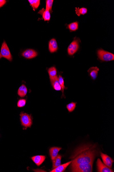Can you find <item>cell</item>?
Returning a JSON list of instances; mask_svg holds the SVG:
<instances>
[{"mask_svg": "<svg viewBox=\"0 0 114 172\" xmlns=\"http://www.w3.org/2000/svg\"><path fill=\"white\" fill-rule=\"evenodd\" d=\"M99 71V69L97 67H93L89 68L88 71V72L90 75L91 78L93 80H95L97 78L98 71Z\"/></svg>", "mask_w": 114, "mask_h": 172, "instance_id": "15", "label": "cell"}, {"mask_svg": "<svg viewBox=\"0 0 114 172\" xmlns=\"http://www.w3.org/2000/svg\"><path fill=\"white\" fill-rule=\"evenodd\" d=\"M40 1L39 0H34V7L35 9L38 8L40 5Z\"/></svg>", "mask_w": 114, "mask_h": 172, "instance_id": "26", "label": "cell"}, {"mask_svg": "<svg viewBox=\"0 0 114 172\" xmlns=\"http://www.w3.org/2000/svg\"><path fill=\"white\" fill-rule=\"evenodd\" d=\"M50 80L52 85L55 90L57 91L62 90V88L59 84L57 76L53 78L50 79Z\"/></svg>", "mask_w": 114, "mask_h": 172, "instance_id": "13", "label": "cell"}, {"mask_svg": "<svg viewBox=\"0 0 114 172\" xmlns=\"http://www.w3.org/2000/svg\"><path fill=\"white\" fill-rule=\"evenodd\" d=\"M45 156L43 155H37L31 157V159L38 166H39L44 161Z\"/></svg>", "mask_w": 114, "mask_h": 172, "instance_id": "10", "label": "cell"}, {"mask_svg": "<svg viewBox=\"0 0 114 172\" xmlns=\"http://www.w3.org/2000/svg\"><path fill=\"white\" fill-rule=\"evenodd\" d=\"M101 157L102 159L103 164L108 167L111 168L114 161L107 154L101 152Z\"/></svg>", "mask_w": 114, "mask_h": 172, "instance_id": "8", "label": "cell"}, {"mask_svg": "<svg viewBox=\"0 0 114 172\" xmlns=\"http://www.w3.org/2000/svg\"><path fill=\"white\" fill-rule=\"evenodd\" d=\"M97 171L99 172H113V170L103 164L100 159H98L97 161Z\"/></svg>", "mask_w": 114, "mask_h": 172, "instance_id": "6", "label": "cell"}, {"mask_svg": "<svg viewBox=\"0 0 114 172\" xmlns=\"http://www.w3.org/2000/svg\"><path fill=\"white\" fill-rule=\"evenodd\" d=\"M97 55L99 59L101 61H109L114 59V54L102 49H100L98 51Z\"/></svg>", "mask_w": 114, "mask_h": 172, "instance_id": "3", "label": "cell"}, {"mask_svg": "<svg viewBox=\"0 0 114 172\" xmlns=\"http://www.w3.org/2000/svg\"><path fill=\"white\" fill-rule=\"evenodd\" d=\"M38 13L42 15L45 21H49L50 20L51 15L50 12L48 10L42 9L38 12Z\"/></svg>", "mask_w": 114, "mask_h": 172, "instance_id": "16", "label": "cell"}, {"mask_svg": "<svg viewBox=\"0 0 114 172\" xmlns=\"http://www.w3.org/2000/svg\"><path fill=\"white\" fill-rule=\"evenodd\" d=\"M27 92V87L24 84L22 85L19 87L17 91V94L21 97H24L25 96Z\"/></svg>", "mask_w": 114, "mask_h": 172, "instance_id": "17", "label": "cell"}, {"mask_svg": "<svg viewBox=\"0 0 114 172\" xmlns=\"http://www.w3.org/2000/svg\"><path fill=\"white\" fill-rule=\"evenodd\" d=\"M76 9L75 11H76V14L78 16H80L81 15H85L87 13V9L86 8H76Z\"/></svg>", "mask_w": 114, "mask_h": 172, "instance_id": "21", "label": "cell"}, {"mask_svg": "<svg viewBox=\"0 0 114 172\" xmlns=\"http://www.w3.org/2000/svg\"><path fill=\"white\" fill-rule=\"evenodd\" d=\"M38 55L37 53L33 49H28L22 53L23 57L27 59H31L36 57Z\"/></svg>", "mask_w": 114, "mask_h": 172, "instance_id": "9", "label": "cell"}, {"mask_svg": "<svg viewBox=\"0 0 114 172\" xmlns=\"http://www.w3.org/2000/svg\"><path fill=\"white\" fill-rule=\"evenodd\" d=\"M6 3V1L5 0H0V8L4 6Z\"/></svg>", "mask_w": 114, "mask_h": 172, "instance_id": "27", "label": "cell"}, {"mask_svg": "<svg viewBox=\"0 0 114 172\" xmlns=\"http://www.w3.org/2000/svg\"><path fill=\"white\" fill-rule=\"evenodd\" d=\"M68 28L71 31H75L77 30L78 28V23L77 22H75L68 24Z\"/></svg>", "mask_w": 114, "mask_h": 172, "instance_id": "20", "label": "cell"}, {"mask_svg": "<svg viewBox=\"0 0 114 172\" xmlns=\"http://www.w3.org/2000/svg\"><path fill=\"white\" fill-rule=\"evenodd\" d=\"M48 73L50 79L53 78L57 76V70L54 67H52L49 68Z\"/></svg>", "mask_w": 114, "mask_h": 172, "instance_id": "19", "label": "cell"}, {"mask_svg": "<svg viewBox=\"0 0 114 172\" xmlns=\"http://www.w3.org/2000/svg\"><path fill=\"white\" fill-rule=\"evenodd\" d=\"M93 162L85 164H79L71 166V172H92Z\"/></svg>", "mask_w": 114, "mask_h": 172, "instance_id": "2", "label": "cell"}, {"mask_svg": "<svg viewBox=\"0 0 114 172\" xmlns=\"http://www.w3.org/2000/svg\"><path fill=\"white\" fill-rule=\"evenodd\" d=\"M58 79L59 84H60L61 88H62L63 94L64 89L65 88L64 86V83L63 78H62V77L61 76V75H59L58 78Z\"/></svg>", "mask_w": 114, "mask_h": 172, "instance_id": "24", "label": "cell"}, {"mask_svg": "<svg viewBox=\"0 0 114 172\" xmlns=\"http://www.w3.org/2000/svg\"><path fill=\"white\" fill-rule=\"evenodd\" d=\"M0 54L2 57L5 58L9 61H12L13 58L11 53L6 41H5L2 44Z\"/></svg>", "mask_w": 114, "mask_h": 172, "instance_id": "5", "label": "cell"}, {"mask_svg": "<svg viewBox=\"0 0 114 172\" xmlns=\"http://www.w3.org/2000/svg\"><path fill=\"white\" fill-rule=\"evenodd\" d=\"M72 162V161L69 162L65 163V164L60 165L52 169L50 172H63L66 169L67 166L69 165Z\"/></svg>", "mask_w": 114, "mask_h": 172, "instance_id": "14", "label": "cell"}, {"mask_svg": "<svg viewBox=\"0 0 114 172\" xmlns=\"http://www.w3.org/2000/svg\"><path fill=\"white\" fill-rule=\"evenodd\" d=\"M53 2V0H47L46 1V9H45L48 10L50 12L51 11Z\"/></svg>", "mask_w": 114, "mask_h": 172, "instance_id": "23", "label": "cell"}, {"mask_svg": "<svg viewBox=\"0 0 114 172\" xmlns=\"http://www.w3.org/2000/svg\"><path fill=\"white\" fill-rule=\"evenodd\" d=\"M62 156L59 155V154H58L57 157L55 158V159L52 161V169H54V168L57 167L61 165V159H62Z\"/></svg>", "mask_w": 114, "mask_h": 172, "instance_id": "18", "label": "cell"}, {"mask_svg": "<svg viewBox=\"0 0 114 172\" xmlns=\"http://www.w3.org/2000/svg\"><path fill=\"white\" fill-rule=\"evenodd\" d=\"M97 152L95 145H84L77 148L70 157L72 159L71 166L94 162Z\"/></svg>", "mask_w": 114, "mask_h": 172, "instance_id": "1", "label": "cell"}, {"mask_svg": "<svg viewBox=\"0 0 114 172\" xmlns=\"http://www.w3.org/2000/svg\"><path fill=\"white\" fill-rule=\"evenodd\" d=\"M78 42L77 40H73L68 47V54L70 55H73L78 50Z\"/></svg>", "mask_w": 114, "mask_h": 172, "instance_id": "7", "label": "cell"}, {"mask_svg": "<svg viewBox=\"0 0 114 172\" xmlns=\"http://www.w3.org/2000/svg\"><path fill=\"white\" fill-rule=\"evenodd\" d=\"M26 101L25 99H20L19 100L17 103V106L19 107H23L25 106Z\"/></svg>", "mask_w": 114, "mask_h": 172, "instance_id": "25", "label": "cell"}, {"mask_svg": "<svg viewBox=\"0 0 114 172\" xmlns=\"http://www.w3.org/2000/svg\"><path fill=\"white\" fill-rule=\"evenodd\" d=\"M76 103L72 102L67 105L66 107L69 112H72L75 109L76 107Z\"/></svg>", "mask_w": 114, "mask_h": 172, "instance_id": "22", "label": "cell"}, {"mask_svg": "<svg viewBox=\"0 0 114 172\" xmlns=\"http://www.w3.org/2000/svg\"><path fill=\"white\" fill-rule=\"evenodd\" d=\"M1 57H2L1 56V54H0V59H1Z\"/></svg>", "mask_w": 114, "mask_h": 172, "instance_id": "29", "label": "cell"}, {"mask_svg": "<svg viewBox=\"0 0 114 172\" xmlns=\"http://www.w3.org/2000/svg\"><path fill=\"white\" fill-rule=\"evenodd\" d=\"M29 1V2L30 3V4H31V6H32V7L33 8V9H35L34 7V0H29L28 1Z\"/></svg>", "mask_w": 114, "mask_h": 172, "instance_id": "28", "label": "cell"}, {"mask_svg": "<svg viewBox=\"0 0 114 172\" xmlns=\"http://www.w3.org/2000/svg\"><path fill=\"white\" fill-rule=\"evenodd\" d=\"M62 149L61 147H51L49 150V153L52 161H53L55 158L58 155V152L59 150Z\"/></svg>", "mask_w": 114, "mask_h": 172, "instance_id": "11", "label": "cell"}, {"mask_svg": "<svg viewBox=\"0 0 114 172\" xmlns=\"http://www.w3.org/2000/svg\"><path fill=\"white\" fill-rule=\"evenodd\" d=\"M49 49L51 53L57 51L58 49V45L55 38H52L50 40L49 44Z\"/></svg>", "mask_w": 114, "mask_h": 172, "instance_id": "12", "label": "cell"}, {"mask_svg": "<svg viewBox=\"0 0 114 172\" xmlns=\"http://www.w3.org/2000/svg\"><path fill=\"white\" fill-rule=\"evenodd\" d=\"M20 116L22 125L26 128L30 127L33 123L31 115L22 112L20 114Z\"/></svg>", "mask_w": 114, "mask_h": 172, "instance_id": "4", "label": "cell"}]
</instances>
